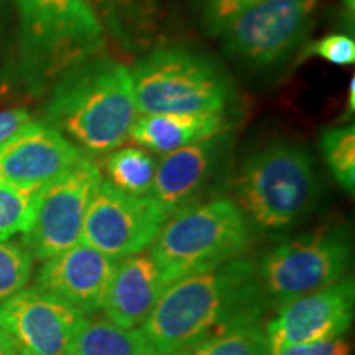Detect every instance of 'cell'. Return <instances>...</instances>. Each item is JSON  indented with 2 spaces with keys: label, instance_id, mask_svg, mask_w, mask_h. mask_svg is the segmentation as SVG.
<instances>
[{
  "label": "cell",
  "instance_id": "cell-15",
  "mask_svg": "<svg viewBox=\"0 0 355 355\" xmlns=\"http://www.w3.org/2000/svg\"><path fill=\"white\" fill-rule=\"evenodd\" d=\"M83 157L56 128L30 121L0 145V176L25 188H43Z\"/></svg>",
  "mask_w": 355,
  "mask_h": 355
},
{
  "label": "cell",
  "instance_id": "cell-24",
  "mask_svg": "<svg viewBox=\"0 0 355 355\" xmlns=\"http://www.w3.org/2000/svg\"><path fill=\"white\" fill-rule=\"evenodd\" d=\"M35 259L24 242L0 241V304L28 286Z\"/></svg>",
  "mask_w": 355,
  "mask_h": 355
},
{
  "label": "cell",
  "instance_id": "cell-14",
  "mask_svg": "<svg viewBox=\"0 0 355 355\" xmlns=\"http://www.w3.org/2000/svg\"><path fill=\"white\" fill-rule=\"evenodd\" d=\"M117 263V260L79 242L43 260L33 286L83 316H96L104 306Z\"/></svg>",
  "mask_w": 355,
  "mask_h": 355
},
{
  "label": "cell",
  "instance_id": "cell-8",
  "mask_svg": "<svg viewBox=\"0 0 355 355\" xmlns=\"http://www.w3.org/2000/svg\"><path fill=\"white\" fill-rule=\"evenodd\" d=\"M319 0H265L219 33L225 55L254 71L286 63L309 33Z\"/></svg>",
  "mask_w": 355,
  "mask_h": 355
},
{
  "label": "cell",
  "instance_id": "cell-28",
  "mask_svg": "<svg viewBox=\"0 0 355 355\" xmlns=\"http://www.w3.org/2000/svg\"><path fill=\"white\" fill-rule=\"evenodd\" d=\"M32 121V115L26 109H8L0 112V145L19 132L25 123Z\"/></svg>",
  "mask_w": 355,
  "mask_h": 355
},
{
  "label": "cell",
  "instance_id": "cell-16",
  "mask_svg": "<svg viewBox=\"0 0 355 355\" xmlns=\"http://www.w3.org/2000/svg\"><path fill=\"white\" fill-rule=\"evenodd\" d=\"M168 288L162 270L146 248L121 260L105 296L104 318L123 329H140Z\"/></svg>",
  "mask_w": 355,
  "mask_h": 355
},
{
  "label": "cell",
  "instance_id": "cell-20",
  "mask_svg": "<svg viewBox=\"0 0 355 355\" xmlns=\"http://www.w3.org/2000/svg\"><path fill=\"white\" fill-rule=\"evenodd\" d=\"M158 159L141 146L115 148L102 159V178L114 188L133 196H148L153 186Z\"/></svg>",
  "mask_w": 355,
  "mask_h": 355
},
{
  "label": "cell",
  "instance_id": "cell-7",
  "mask_svg": "<svg viewBox=\"0 0 355 355\" xmlns=\"http://www.w3.org/2000/svg\"><path fill=\"white\" fill-rule=\"evenodd\" d=\"M354 248L343 229H316L282 242L257 265V278L268 308L277 309L308 293L349 277Z\"/></svg>",
  "mask_w": 355,
  "mask_h": 355
},
{
  "label": "cell",
  "instance_id": "cell-27",
  "mask_svg": "<svg viewBox=\"0 0 355 355\" xmlns=\"http://www.w3.org/2000/svg\"><path fill=\"white\" fill-rule=\"evenodd\" d=\"M277 355H350V344L344 336L322 343L295 345L279 350Z\"/></svg>",
  "mask_w": 355,
  "mask_h": 355
},
{
  "label": "cell",
  "instance_id": "cell-19",
  "mask_svg": "<svg viewBox=\"0 0 355 355\" xmlns=\"http://www.w3.org/2000/svg\"><path fill=\"white\" fill-rule=\"evenodd\" d=\"M66 355H148L139 329H123L107 318L84 316Z\"/></svg>",
  "mask_w": 355,
  "mask_h": 355
},
{
  "label": "cell",
  "instance_id": "cell-12",
  "mask_svg": "<svg viewBox=\"0 0 355 355\" xmlns=\"http://www.w3.org/2000/svg\"><path fill=\"white\" fill-rule=\"evenodd\" d=\"M83 319L48 293L26 286L0 304V336L10 355H66Z\"/></svg>",
  "mask_w": 355,
  "mask_h": 355
},
{
  "label": "cell",
  "instance_id": "cell-17",
  "mask_svg": "<svg viewBox=\"0 0 355 355\" xmlns=\"http://www.w3.org/2000/svg\"><path fill=\"white\" fill-rule=\"evenodd\" d=\"M230 128L232 122L225 112L139 115L128 133V140L163 157Z\"/></svg>",
  "mask_w": 355,
  "mask_h": 355
},
{
  "label": "cell",
  "instance_id": "cell-31",
  "mask_svg": "<svg viewBox=\"0 0 355 355\" xmlns=\"http://www.w3.org/2000/svg\"><path fill=\"white\" fill-rule=\"evenodd\" d=\"M0 3H2V0H0Z\"/></svg>",
  "mask_w": 355,
  "mask_h": 355
},
{
  "label": "cell",
  "instance_id": "cell-11",
  "mask_svg": "<svg viewBox=\"0 0 355 355\" xmlns=\"http://www.w3.org/2000/svg\"><path fill=\"white\" fill-rule=\"evenodd\" d=\"M232 148L234 135L227 130L163 155L148 196L170 216L217 198L227 180Z\"/></svg>",
  "mask_w": 355,
  "mask_h": 355
},
{
  "label": "cell",
  "instance_id": "cell-2",
  "mask_svg": "<svg viewBox=\"0 0 355 355\" xmlns=\"http://www.w3.org/2000/svg\"><path fill=\"white\" fill-rule=\"evenodd\" d=\"M137 117L130 69L99 55L58 79L44 105V122L86 157L121 148Z\"/></svg>",
  "mask_w": 355,
  "mask_h": 355
},
{
  "label": "cell",
  "instance_id": "cell-4",
  "mask_svg": "<svg viewBox=\"0 0 355 355\" xmlns=\"http://www.w3.org/2000/svg\"><path fill=\"white\" fill-rule=\"evenodd\" d=\"M318 166L304 146L275 141L243 159L230 198L254 229L285 232L309 216L319 199Z\"/></svg>",
  "mask_w": 355,
  "mask_h": 355
},
{
  "label": "cell",
  "instance_id": "cell-23",
  "mask_svg": "<svg viewBox=\"0 0 355 355\" xmlns=\"http://www.w3.org/2000/svg\"><path fill=\"white\" fill-rule=\"evenodd\" d=\"M175 355H272L263 324L239 327Z\"/></svg>",
  "mask_w": 355,
  "mask_h": 355
},
{
  "label": "cell",
  "instance_id": "cell-10",
  "mask_svg": "<svg viewBox=\"0 0 355 355\" xmlns=\"http://www.w3.org/2000/svg\"><path fill=\"white\" fill-rule=\"evenodd\" d=\"M170 214L150 196H133L102 178L84 217L81 243L121 261L150 248Z\"/></svg>",
  "mask_w": 355,
  "mask_h": 355
},
{
  "label": "cell",
  "instance_id": "cell-26",
  "mask_svg": "<svg viewBox=\"0 0 355 355\" xmlns=\"http://www.w3.org/2000/svg\"><path fill=\"white\" fill-rule=\"evenodd\" d=\"M322 58L336 66H349L355 63V42L347 33H331L309 43L303 50L301 60L306 58Z\"/></svg>",
  "mask_w": 355,
  "mask_h": 355
},
{
  "label": "cell",
  "instance_id": "cell-3",
  "mask_svg": "<svg viewBox=\"0 0 355 355\" xmlns=\"http://www.w3.org/2000/svg\"><path fill=\"white\" fill-rule=\"evenodd\" d=\"M19 73L35 97L48 94L68 71L97 56L104 26L86 0H15Z\"/></svg>",
  "mask_w": 355,
  "mask_h": 355
},
{
  "label": "cell",
  "instance_id": "cell-13",
  "mask_svg": "<svg viewBox=\"0 0 355 355\" xmlns=\"http://www.w3.org/2000/svg\"><path fill=\"white\" fill-rule=\"evenodd\" d=\"M355 314V282L345 277L334 285L279 306L263 324L272 355L295 345L322 343L347 334Z\"/></svg>",
  "mask_w": 355,
  "mask_h": 355
},
{
  "label": "cell",
  "instance_id": "cell-6",
  "mask_svg": "<svg viewBox=\"0 0 355 355\" xmlns=\"http://www.w3.org/2000/svg\"><path fill=\"white\" fill-rule=\"evenodd\" d=\"M139 115L224 112L234 96L225 71L202 53L155 48L130 69Z\"/></svg>",
  "mask_w": 355,
  "mask_h": 355
},
{
  "label": "cell",
  "instance_id": "cell-1",
  "mask_svg": "<svg viewBox=\"0 0 355 355\" xmlns=\"http://www.w3.org/2000/svg\"><path fill=\"white\" fill-rule=\"evenodd\" d=\"M268 309L255 261L241 257L168 285L139 331L148 355H175L239 327L263 324Z\"/></svg>",
  "mask_w": 355,
  "mask_h": 355
},
{
  "label": "cell",
  "instance_id": "cell-29",
  "mask_svg": "<svg viewBox=\"0 0 355 355\" xmlns=\"http://www.w3.org/2000/svg\"><path fill=\"white\" fill-rule=\"evenodd\" d=\"M349 94H347V107H345L344 119H349V115L354 114L355 110V79L352 78L349 83Z\"/></svg>",
  "mask_w": 355,
  "mask_h": 355
},
{
  "label": "cell",
  "instance_id": "cell-21",
  "mask_svg": "<svg viewBox=\"0 0 355 355\" xmlns=\"http://www.w3.org/2000/svg\"><path fill=\"white\" fill-rule=\"evenodd\" d=\"M40 189L25 188L0 176V241H10L30 229Z\"/></svg>",
  "mask_w": 355,
  "mask_h": 355
},
{
  "label": "cell",
  "instance_id": "cell-25",
  "mask_svg": "<svg viewBox=\"0 0 355 355\" xmlns=\"http://www.w3.org/2000/svg\"><path fill=\"white\" fill-rule=\"evenodd\" d=\"M265 0H194L199 25L207 35L219 37L230 20Z\"/></svg>",
  "mask_w": 355,
  "mask_h": 355
},
{
  "label": "cell",
  "instance_id": "cell-30",
  "mask_svg": "<svg viewBox=\"0 0 355 355\" xmlns=\"http://www.w3.org/2000/svg\"><path fill=\"white\" fill-rule=\"evenodd\" d=\"M0 355H10V354H8V349H7L6 343H3L2 336H0Z\"/></svg>",
  "mask_w": 355,
  "mask_h": 355
},
{
  "label": "cell",
  "instance_id": "cell-5",
  "mask_svg": "<svg viewBox=\"0 0 355 355\" xmlns=\"http://www.w3.org/2000/svg\"><path fill=\"white\" fill-rule=\"evenodd\" d=\"M254 234L232 199L214 198L168 217L148 250L171 285L183 277L245 257Z\"/></svg>",
  "mask_w": 355,
  "mask_h": 355
},
{
  "label": "cell",
  "instance_id": "cell-22",
  "mask_svg": "<svg viewBox=\"0 0 355 355\" xmlns=\"http://www.w3.org/2000/svg\"><path fill=\"white\" fill-rule=\"evenodd\" d=\"M321 150L326 165L345 193L355 191V130L354 125L331 127L321 133Z\"/></svg>",
  "mask_w": 355,
  "mask_h": 355
},
{
  "label": "cell",
  "instance_id": "cell-18",
  "mask_svg": "<svg viewBox=\"0 0 355 355\" xmlns=\"http://www.w3.org/2000/svg\"><path fill=\"white\" fill-rule=\"evenodd\" d=\"M102 26L128 50L152 42L162 17L159 0H86Z\"/></svg>",
  "mask_w": 355,
  "mask_h": 355
},
{
  "label": "cell",
  "instance_id": "cell-9",
  "mask_svg": "<svg viewBox=\"0 0 355 355\" xmlns=\"http://www.w3.org/2000/svg\"><path fill=\"white\" fill-rule=\"evenodd\" d=\"M102 181V171L91 157L40 189L32 225L21 242L35 260H46L81 242L84 217L92 194Z\"/></svg>",
  "mask_w": 355,
  "mask_h": 355
}]
</instances>
